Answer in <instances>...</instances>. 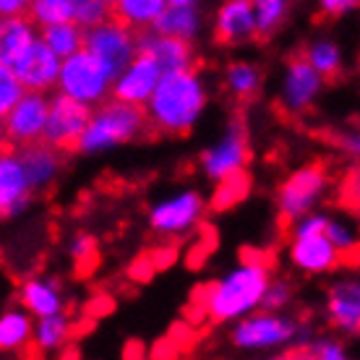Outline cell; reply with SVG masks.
I'll use <instances>...</instances> for the list:
<instances>
[{
	"instance_id": "cell-1",
	"label": "cell",
	"mask_w": 360,
	"mask_h": 360,
	"mask_svg": "<svg viewBox=\"0 0 360 360\" xmlns=\"http://www.w3.org/2000/svg\"><path fill=\"white\" fill-rule=\"evenodd\" d=\"M209 108L207 79L196 68L167 71L146 99V123L165 136H186L198 126Z\"/></svg>"
},
{
	"instance_id": "cell-2",
	"label": "cell",
	"mask_w": 360,
	"mask_h": 360,
	"mask_svg": "<svg viewBox=\"0 0 360 360\" xmlns=\"http://www.w3.org/2000/svg\"><path fill=\"white\" fill-rule=\"evenodd\" d=\"M269 279L271 274L266 264L259 259H243L198 292L201 316H207L214 324H233L243 319L262 308V295Z\"/></svg>"
},
{
	"instance_id": "cell-3",
	"label": "cell",
	"mask_w": 360,
	"mask_h": 360,
	"mask_svg": "<svg viewBox=\"0 0 360 360\" xmlns=\"http://www.w3.org/2000/svg\"><path fill=\"white\" fill-rule=\"evenodd\" d=\"M146 115L144 108H136L120 99H105L102 105L91 108L86 128L76 141V152L82 154H105L117 146L131 144L144 134Z\"/></svg>"
},
{
	"instance_id": "cell-4",
	"label": "cell",
	"mask_w": 360,
	"mask_h": 360,
	"mask_svg": "<svg viewBox=\"0 0 360 360\" xmlns=\"http://www.w3.org/2000/svg\"><path fill=\"white\" fill-rule=\"evenodd\" d=\"M233 324L230 342L243 352H274L282 347H292L300 337V326L295 319L279 314V311L256 308Z\"/></svg>"
},
{
	"instance_id": "cell-5",
	"label": "cell",
	"mask_w": 360,
	"mask_h": 360,
	"mask_svg": "<svg viewBox=\"0 0 360 360\" xmlns=\"http://www.w3.org/2000/svg\"><path fill=\"white\" fill-rule=\"evenodd\" d=\"M110 89H112V73L84 47L60 60L55 91L82 102L86 108H97L105 99H110Z\"/></svg>"
},
{
	"instance_id": "cell-6",
	"label": "cell",
	"mask_w": 360,
	"mask_h": 360,
	"mask_svg": "<svg viewBox=\"0 0 360 360\" xmlns=\"http://www.w3.org/2000/svg\"><path fill=\"white\" fill-rule=\"evenodd\" d=\"M207 214V198L196 188H180L154 201L149 209V227L162 238H183L196 230Z\"/></svg>"
},
{
	"instance_id": "cell-7",
	"label": "cell",
	"mask_w": 360,
	"mask_h": 360,
	"mask_svg": "<svg viewBox=\"0 0 360 360\" xmlns=\"http://www.w3.org/2000/svg\"><path fill=\"white\" fill-rule=\"evenodd\" d=\"M329 188V172L324 165H303L295 172L279 183L277 188V209L282 219H297L306 212H314Z\"/></svg>"
},
{
	"instance_id": "cell-8",
	"label": "cell",
	"mask_w": 360,
	"mask_h": 360,
	"mask_svg": "<svg viewBox=\"0 0 360 360\" xmlns=\"http://www.w3.org/2000/svg\"><path fill=\"white\" fill-rule=\"evenodd\" d=\"M47 108H50V94L24 89V94L13 102V108L0 117L3 131H6V144L13 146V149H21V146L42 141Z\"/></svg>"
},
{
	"instance_id": "cell-9",
	"label": "cell",
	"mask_w": 360,
	"mask_h": 360,
	"mask_svg": "<svg viewBox=\"0 0 360 360\" xmlns=\"http://www.w3.org/2000/svg\"><path fill=\"white\" fill-rule=\"evenodd\" d=\"M84 50L94 55L99 63L115 76L139 53L136 50V32L115 18H108L102 24L84 29Z\"/></svg>"
},
{
	"instance_id": "cell-10",
	"label": "cell",
	"mask_w": 360,
	"mask_h": 360,
	"mask_svg": "<svg viewBox=\"0 0 360 360\" xmlns=\"http://www.w3.org/2000/svg\"><path fill=\"white\" fill-rule=\"evenodd\" d=\"M248 160H251V149H248L245 126L240 120H233L214 144L201 154V172L207 180L217 183V180L227 178L233 172L245 170Z\"/></svg>"
},
{
	"instance_id": "cell-11",
	"label": "cell",
	"mask_w": 360,
	"mask_h": 360,
	"mask_svg": "<svg viewBox=\"0 0 360 360\" xmlns=\"http://www.w3.org/2000/svg\"><path fill=\"white\" fill-rule=\"evenodd\" d=\"M91 108L76 102V99L65 97L60 91H55V97H50V108H47V123L42 141L55 146L58 152H68L76 149V141L82 131L86 128Z\"/></svg>"
},
{
	"instance_id": "cell-12",
	"label": "cell",
	"mask_w": 360,
	"mask_h": 360,
	"mask_svg": "<svg viewBox=\"0 0 360 360\" xmlns=\"http://www.w3.org/2000/svg\"><path fill=\"white\" fill-rule=\"evenodd\" d=\"M324 84L326 79L308 63L303 55L292 58L285 65V76L279 84V105L292 115H300V112L314 108V102L324 91Z\"/></svg>"
},
{
	"instance_id": "cell-13",
	"label": "cell",
	"mask_w": 360,
	"mask_h": 360,
	"mask_svg": "<svg viewBox=\"0 0 360 360\" xmlns=\"http://www.w3.org/2000/svg\"><path fill=\"white\" fill-rule=\"evenodd\" d=\"M162 68L154 63L149 55L136 53L120 71L112 76V89L110 97L136 105V108H144L146 99L152 97L154 86L160 84Z\"/></svg>"
},
{
	"instance_id": "cell-14",
	"label": "cell",
	"mask_w": 360,
	"mask_h": 360,
	"mask_svg": "<svg viewBox=\"0 0 360 360\" xmlns=\"http://www.w3.org/2000/svg\"><path fill=\"white\" fill-rule=\"evenodd\" d=\"M11 68H13V73L18 76V82L27 91H45V94H50V91H55L60 58L37 37L34 42L13 60Z\"/></svg>"
},
{
	"instance_id": "cell-15",
	"label": "cell",
	"mask_w": 360,
	"mask_h": 360,
	"mask_svg": "<svg viewBox=\"0 0 360 360\" xmlns=\"http://www.w3.org/2000/svg\"><path fill=\"white\" fill-rule=\"evenodd\" d=\"M288 256L292 266L303 274H314V277H321V274H332L340 264H342V253L337 251L329 240H326L324 233L316 235H290V248Z\"/></svg>"
},
{
	"instance_id": "cell-16",
	"label": "cell",
	"mask_w": 360,
	"mask_h": 360,
	"mask_svg": "<svg viewBox=\"0 0 360 360\" xmlns=\"http://www.w3.org/2000/svg\"><path fill=\"white\" fill-rule=\"evenodd\" d=\"M136 50L141 55H149L154 63L167 71H183V68H193L196 65V53L191 42L178 39V37L160 34L154 29H141L136 32Z\"/></svg>"
},
{
	"instance_id": "cell-17",
	"label": "cell",
	"mask_w": 360,
	"mask_h": 360,
	"mask_svg": "<svg viewBox=\"0 0 360 360\" xmlns=\"http://www.w3.org/2000/svg\"><path fill=\"white\" fill-rule=\"evenodd\" d=\"M32 186H29L18 152L3 149L0 152V217H18L29 209L32 201Z\"/></svg>"
},
{
	"instance_id": "cell-18",
	"label": "cell",
	"mask_w": 360,
	"mask_h": 360,
	"mask_svg": "<svg viewBox=\"0 0 360 360\" xmlns=\"http://www.w3.org/2000/svg\"><path fill=\"white\" fill-rule=\"evenodd\" d=\"M214 37L217 42L230 47L245 45L259 37L251 0H222L214 13Z\"/></svg>"
},
{
	"instance_id": "cell-19",
	"label": "cell",
	"mask_w": 360,
	"mask_h": 360,
	"mask_svg": "<svg viewBox=\"0 0 360 360\" xmlns=\"http://www.w3.org/2000/svg\"><path fill=\"white\" fill-rule=\"evenodd\" d=\"M326 319L342 334L360 332V282L355 277H345L332 282L326 292Z\"/></svg>"
},
{
	"instance_id": "cell-20",
	"label": "cell",
	"mask_w": 360,
	"mask_h": 360,
	"mask_svg": "<svg viewBox=\"0 0 360 360\" xmlns=\"http://www.w3.org/2000/svg\"><path fill=\"white\" fill-rule=\"evenodd\" d=\"M18 160L24 167L32 191H45L55 183V178L60 175L63 167V157L55 146L45 144V141H37V144L21 146L18 149Z\"/></svg>"
},
{
	"instance_id": "cell-21",
	"label": "cell",
	"mask_w": 360,
	"mask_h": 360,
	"mask_svg": "<svg viewBox=\"0 0 360 360\" xmlns=\"http://www.w3.org/2000/svg\"><path fill=\"white\" fill-rule=\"evenodd\" d=\"M21 308L39 319V316H53L65 311V295L55 279L47 277H29L18 288Z\"/></svg>"
},
{
	"instance_id": "cell-22",
	"label": "cell",
	"mask_w": 360,
	"mask_h": 360,
	"mask_svg": "<svg viewBox=\"0 0 360 360\" xmlns=\"http://www.w3.org/2000/svg\"><path fill=\"white\" fill-rule=\"evenodd\" d=\"M37 34H39V29L34 27V21L27 13L24 16H0V63L13 65L18 55L37 39Z\"/></svg>"
},
{
	"instance_id": "cell-23",
	"label": "cell",
	"mask_w": 360,
	"mask_h": 360,
	"mask_svg": "<svg viewBox=\"0 0 360 360\" xmlns=\"http://www.w3.org/2000/svg\"><path fill=\"white\" fill-rule=\"evenodd\" d=\"M201 27H204V16H201V11L196 6H170V3L165 6L162 13L152 24L154 32L178 37V39H186V42H193L201 34Z\"/></svg>"
},
{
	"instance_id": "cell-24",
	"label": "cell",
	"mask_w": 360,
	"mask_h": 360,
	"mask_svg": "<svg viewBox=\"0 0 360 360\" xmlns=\"http://www.w3.org/2000/svg\"><path fill=\"white\" fill-rule=\"evenodd\" d=\"M34 316L24 308H8L0 314V352H24L32 345Z\"/></svg>"
},
{
	"instance_id": "cell-25",
	"label": "cell",
	"mask_w": 360,
	"mask_h": 360,
	"mask_svg": "<svg viewBox=\"0 0 360 360\" xmlns=\"http://www.w3.org/2000/svg\"><path fill=\"white\" fill-rule=\"evenodd\" d=\"M110 6H112L115 21L126 24L134 32H141V29H152L157 16L167 6V0H110Z\"/></svg>"
},
{
	"instance_id": "cell-26",
	"label": "cell",
	"mask_w": 360,
	"mask_h": 360,
	"mask_svg": "<svg viewBox=\"0 0 360 360\" xmlns=\"http://www.w3.org/2000/svg\"><path fill=\"white\" fill-rule=\"evenodd\" d=\"M71 337V319L63 314H53V316H39L34 319V326H32V342H34L37 352L42 355H50V352H58L68 342Z\"/></svg>"
},
{
	"instance_id": "cell-27",
	"label": "cell",
	"mask_w": 360,
	"mask_h": 360,
	"mask_svg": "<svg viewBox=\"0 0 360 360\" xmlns=\"http://www.w3.org/2000/svg\"><path fill=\"white\" fill-rule=\"evenodd\" d=\"M37 37H39L60 60L73 53H79L84 47V27H79L73 18L58 21V24H50V27H42Z\"/></svg>"
},
{
	"instance_id": "cell-28",
	"label": "cell",
	"mask_w": 360,
	"mask_h": 360,
	"mask_svg": "<svg viewBox=\"0 0 360 360\" xmlns=\"http://www.w3.org/2000/svg\"><path fill=\"white\" fill-rule=\"evenodd\" d=\"M264 73L251 60H233L225 68V89L235 99H253L262 89Z\"/></svg>"
},
{
	"instance_id": "cell-29",
	"label": "cell",
	"mask_w": 360,
	"mask_h": 360,
	"mask_svg": "<svg viewBox=\"0 0 360 360\" xmlns=\"http://www.w3.org/2000/svg\"><path fill=\"white\" fill-rule=\"evenodd\" d=\"M306 58L308 63L314 65L316 71L321 73L324 79H334V76H340L345 68V53L342 47L334 42L332 37H319L314 42H308L306 47Z\"/></svg>"
},
{
	"instance_id": "cell-30",
	"label": "cell",
	"mask_w": 360,
	"mask_h": 360,
	"mask_svg": "<svg viewBox=\"0 0 360 360\" xmlns=\"http://www.w3.org/2000/svg\"><path fill=\"white\" fill-rule=\"evenodd\" d=\"M251 193V175L245 170L233 172L227 178L217 180L214 191L209 196L207 207H212L214 212H227V209L238 207L240 201H245V196Z\"/></svg>"
},
{
	"instance_id": "cell-31",
	"label": "cell",
	"mask_w": 360,
	"mask_h": 360,
	"mask_svg": "<svg viewBox=\"0 0 360 360\" xmlns=\"http://www.w3.org/2000/svg\"><path fill=\"white\" fill-rule=\"evenodd\" d=\"M253 18H256V32L264 37L274 34L290 11V0H251Z\"/></svg>"
},
{
	"instance_id": "cell-32",
	"label": "cell",
	"mask_w": 360,
	"mask_h": 360,
	"mask_svg": "<svg viewBox=\"0 0 360 360\" xmlns=\"http://www.w3.org/2000/svg\"><path fill=\"white\" fill-rule=\"evenodd\" d=\"M27 16L34 21L37 29L58 24V21H68L73 18L71 0H32Z\"/></svg>"
},
{
	"instance_id": "cell-33",
	"label": "cell",
	"mask_w": 360,
	"mask_h": 360,
	"mask_svg": "<svg viewBox=\"0 0 360 360\" xmlns=\"http://www.w3.org/2000/svg\"><path fill=\"white\" fill-rule=\"evenodd\" d=\"M324 235H326V240L342 253V256H347V253H352L358 248V230H355V225H352L347 217L326 214Z\"/></svg>"
},
{
	"instance_id": "cell-34",
	"label": "cell",
	"mask_w": 360,
	"mask_h": 360,
	"mask_svg": "<svg viewBox=\"0 0 360 360\" xmlns=\"http://www.w3.org/2000/svg\"><path fill=\"white\" fill-rule=\"evenodd\" d=\"M71 8H73V21L84 29L112 18L110 0H71Z\"/></svg>"
},
{
	"instance_id": "cell-35",
	"label": "cell",
	"mask_w": 360,
	"mask_h": 360,
	"mask_svg": "<svg viewBox=\"0 0 360 360\" xmlns=\"http://www.w3.org/2000/svg\"><path fill=\"white\" fill-rule=\"evenodd\" d=\"M308 350L306 355L308 358H316V360H345L350 358V352L345 347L342 340H337V337H316L314 342L306 345Z\"/></svg>"
},
{
	"instance_id": "cell-36",
	"label": "cell",
	"mask_w": 360,
	"mask_h": 360,
	"mask_svg": "<svg viewBox=\"0 0 360 360\" xmlns=\"http://www.w3.org/2000/svg\"><path fill=\"white\" fill-rule=\"evenodd\" d=\"M21 94H24V86H21L18 76L13 73V68L0 63V117L13 108V102H16Z\"/></svg>"
},
{
	"instance_id": "cell-37",
	"label": "cell",
	"mask_w": 360,
	"mask_h": 360,
	"mask_svg": "<svg viewBox=\"0 0 360 360\" xmlns=\"http://www.w3.org/2000/svg\"><path fill=\"white\" fill-rule=\"evenodd\" d=\"M292 300V288L282 279H269V285L262 295V308L264 311H282L290 306Z\"/></svg>"
},
{
	"instance_id": "cell-38",
	"label": "cell",
	"mask_w": 360,
	"mask_h": 360,
	"mask_svg": "<svg viewBox=\"0 0 360 360\" xmlns=\"http://www.w3.org/2000/svg\"><path fill=\"white\" fill-rule=\"evenodd\" d=\"M94 253H97V240H94L91 235L82 233V235H76V238L71 240V256L79 264L91 262V259H94Z\"/></svg>"
},
{
	"instance_id": "cell-39",
	"label": "cell",
	"mask_w": 360,
	"mask_h": 360,
	"mask_svg": "<svg viewBox=\"0 0 360 360\" xmlns=\"http://www.w3.org/2000/svg\"><path fill=\"white\" fill-rule=\"evenodd\" d=\"M358 3L360 0H319V8L326 16H345L358 8Z\"/></svg>"
},
{
	"instance_id": "cell-40",
	"label": "cell",
	"mask_w": 360,
	"mask_h": 360,
	"mask_svg": "<svg viewBox=\"0 0 360 360\" xmlns=\"http://www.w3.org/2000/svg\"><path fill=\"white\" fill-rule=\"evenodd\" d=\"M32 0H0V16H24Z\"/></svg>"
},
{
	"instance_id": "cell-41",
	"label": "cell",
	"mask_w": 360,
	"mask_h": 360,
	"mask_svg": "<svg viewBox=\"0 0 360 360\" xmlns=\"http://www.w3.org/2000/svg\"><path fill=\"white\" fill-rule=\"evenodd\" d=\"M175 256H178L175 248H160V251L152 253V259H149V262H152L154 269H167V266L175 262Z\"/></svg>"
},
{
	"instance_id": "cell-42",
	"label": "cell",
	"mask_w": 360,
	"mask_h": 360,
	"mask_svg": "<svg viewBox=\"0 0 360 360\" xmlns=\"http://www.w3.org/2000/svg\"><path fill=\"white\" fill-rule=\"evenodd\" d=\"M340 144H342L345 152H350V157L355 160L360 154V136L358 131H350V134H345L342 139H340Z\"/></svg>"
},
{
	"instance_id": "cell-43",
	"label": "cell",
	"mask_w": 360,
	"mask_h": 360,
	"mask_svg": "<svg viewBox=\"0 0 360 360\" xmlns=\"http://www.w3.org/2000/svg\"><path fill=\"white\" fill-rule=\"evenodd\" d=\"M170 6H196L198 0H167Z\"/></svg>"
},
{
	"instance_id": "cell-44",
	"label": "cell",
	"mask_w": 360,
	"mask_h": 360,
	"mask_svg": "<svg viewBox=\"0 0 360 360\" xmlns=\"http://www.w3.org/2000/svg\"><path fill=\"white\" fill-rule=\"evenodd\" d=\"M6 131H3V120H0V152H3V149H6Z\"/></svg>"
}]
</instances>
